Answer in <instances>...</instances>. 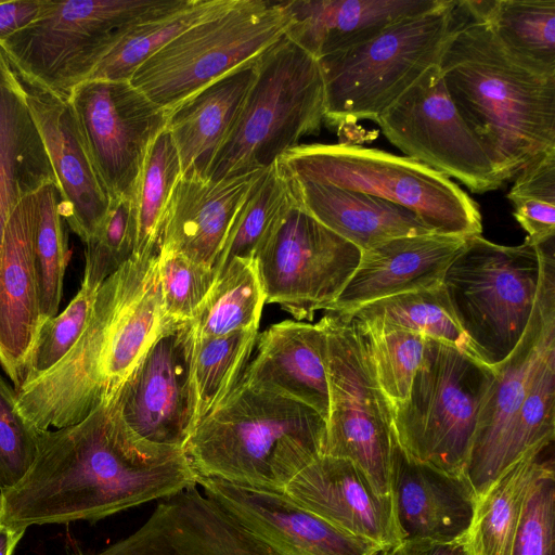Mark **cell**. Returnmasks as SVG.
Listing matches in <instances>:
<instances>
[{
    "label": "cell",
    "mask_w": 555,
    "mask_h": 555,
    "mask_svg": "<svg viewBox=\"0 0 555 555\" xmlns=\"http://www.w3.org/2000/svg\"><path fill=\"white\" fill-rule=\"evenodd\" d=\"M163 325L193 321L218 279L214 268L185 256L158 250Z\"/></svg>",
    "instance_id": "b9f144b4"
},
{
    "label": "cell",
    "mask_w": 555,
    "mask_h": 555,
    "mask_svg": "<svg viewBox=\"0 0 555 555\" xmlns=\"http://www.w3.org/2000/svg\"><path fill=\"white\" fill-rule=\"evenodd\" d=\"M12 67L54 170L62 216L72 231L87 243L102 227L111 197L95 171L67 100L21 73L13 64Z\"/></svg>",
    "instance_id": "ac0fdd59"
},
{
    "label": "cell",
    "mask_w": 555,
    "mask_h": 555,
    "mask_svg": "<svg viewBox=\"0 0 555 555\" xmlns=\"http://www.w3.org/2000/svg\"><path fill=\"white\" fill-rule=\"evenodd\" d=\"M44 0L0 1V42L31 23Z\"/></svg>",
    "instance_id": "7dc6e473"
},
{
    "label": "cell",
    "mask_w": 555,
    "mask_h": 555,
    "mask_svg": "<svg viewBox=\"0 0 555 555\" xmlns=\"http://www.w3.org/2000/svg\"><path fill=\"white\" fill-rule=\"evenodd\" d=\"M540 280L539 247L505 246L480 235L448 267L442 286L477 358L491 367L516 347L529 322Z\"/></svg>",
    "instance_id": "9c48e42d"
},
{
    "label": "cell",
    "mask_w": 555,
    "mask_h": 555,
    "mask_svg": "<svg viewBox=\"0 0 555 555\" xmlns=\"http://www.w3.org/2000/svg\"><path fill=\"white\" fill-rule=\"evenodd\" d=\"M276 162L286 173L400 205L434 233L481 234L478 204L450 178L410 157L340 142L298 144Z\"/></svg>",
    "instance_id": "8992f818"
},
{
    "label": "cell",
    "mask_w": 555,
    "mask_h": 555,
    "mask_svg": "<svg viewBox=\"0 0 555 555\" xmlns=\"http://www.w3.org/2000/svg\"><path fill=\"white\" fill-rule=\"evenodd\" d=\"M376 555H402L401 544L382 548Z\"/></svg>",
    "instance_id": "f907efd6"
},
{
    "label": "cell",
    "mask_w": 555,
    "mask_h": 555,
    "mask_svg": "<svg viewBox=\"0 0 555 555\" xmlns=\"http://www.w3.org/2000/svg\"><path fill=\"white\" fill-rule=\"evenodd\" d=\"M67 102L111 201L134 199L147 152L166 128L169 111L130 81L87 80Z\"/></svg>",
    "instance_id": "5bb4252c"
},
{
    "label": "cell",
    "mask_w": 555,
    "mask_h": 555,
    "mask_svg": "<svg viewBox=\"0 0 555 555\" xmlns=\"http://www.w3.org/2000/svg\"><path fill=\"white\" fill-rule=\"evenodd\" d=\"M24 530H14L0 522V555H12Z\"/></svg>",
    "instance_id": "681fc988"
},
{
    "label": "cell",
    "mask_w": 555,
    "mask_h": 555,
    "mask_svg": "<svg viewBox=\"0 0 555 555\" xmlns=\"http://www.w3.org/2000/svg\"><path fill=\"white\" fill-rule=\"evenodd\" d=\"M441 0H292L285 36L320 60L365 42L392 23L436 8Z\"/></svg>",
    "instance_id": "484cf974"
},
{
    "label": "cell",
    "mask_w": 555,
    "mask_h": 555,
    "mask_svg": "<svg viewBox=\"0 0 555 555\" xmlns=\"http://www.w3.org/2000/svg\"><path fill=\"white\" fill-rule=\"evenodd\" d=\"M284 492L333 526L382 548L402 543L390 494H378L349 460L321 455L298 473Z\"/></svg>",
    "instance_id": "d6986e66"
},
{
    "label": "cell",
    "mask_w": 555,
    "mask_h": 555,
    "mask_svg": "<svg viewBox=\"0 0 555 555\" xmlns=\"http://www.w3.org/2000/svg\"><path fill=\"white\" fill-rule=\"evenodd\" d=\"M38 217L34 232V258L42 322L57 314L69 260L61 194L54 183L37 192Z\"/></svg>",
    "instance_id": "f35d334b"
},
{
    "label": "cell",
    "mask_w": 555,
    "mask_h": 555,
    "mask_svg": "<svg viewBox=\"0 0 555 555\" xmlns=\"http://www.w3.org/2000/svg\"><path fill=\"white\" fill-rule=\"evenodd\" d=\"M137 209L134 199L111 201L106 218L86 245V264L81 283L99 288L128 261L135 248Z\"/></svg>",
    "instance_id": "7bdbcfd3"
},
{
    "label": "cell",
    "mask_w": 555,
    "mask_h": 555,
    "mask_svg": "<svg viewBox=\"0 0 555 555\" xmlns=\"http://www.w3.org/2000/svg\"><path fill=\"white\" fill-rule=\"evenodd\" d=\"M98 289L81 283L78 293L67 307L60 314L42 322L23 384L49 372L75 346L90 319Z\"/></svg>",
    "instance_id": "ee69618b"
},
{
    "label": "cell",
    "mask_w": 555,
    "mask_h": 555,
    "mask_svg": "<svg viewBox=\"0 0 555 555\" xmlns=\"http://www.w3.org/2000/svg\"><path fill=\"white\" fill-rule=\"evenodd\" d=\"M330 410L323 455L351 461L380 495L390 494L393 429L390 404L359 344L350 319L327 311Z\"/></svg>",
    "instance_id": "8fae6325"
},
{
    "label": "cell",
    "mask_w": 555,
    "mask_h": 555,
    "mask_svg": "<svg viewBox=\"0 0 555 555\" xmlns=\"http://www.w3.org/2000/svg\"><path fill=\"white\" fill-rule=\"evenodd\" d=\"M38 435L22 415L14 387L0 375V491L28 472L38 452Z\"/></svg>",
    "instance_id": "f6af8a7d"
},
{
    "label": "cell",
    "mask_w": 555,
    "mask_h": 555,
    "mask_svg": "<svg viewBox=\"0 0 555 555\" xmlns=\"http://www.w3.org/2000/svg\"><path fill=\"white\" fill-rule=\"evenodd\" d=\"M465 236H400L361 251L350 280L327 311L347 314L369 302L437 287L465 248Z\"/></svg>",
    "instance_id": "7402d4cb"
},
{
    "label": "cell",
    "mask_w": 555,
    "mask_h": 555,
    "mask_svg": "<svg viewBox=\"0 0 555 555\" xmlns=\"http://www.w3.org/2000/svg\"><path fill=\"white\" fill-rule=\"evenodd\" d=\"M286 175L296 202L314 219L361 251L396 237L434 233L416 214L395 203Z\"/></svg>",
    "instance_id": "83f0119b"
},
{
    "label": "cell",
    "mask_w": 555,
    "mask_h": 555,
    "mask_svg": "<svg viewBox=\"0 0 555 555\" xmlns=\"http://www.w3.org/2000/svg\"><path fill=\"white\" fill-rule=\"evenodd\" d=\"M193 321L164 324L113 403L140 437L183 448L196 426Z\"/></svg>",
    "instance_id": "2e32d148"
},
{
    "label": "cell",
    "mask_w": 555,
    "mask_h": 555,
    "mask_svg": "<svg viewBox=\"0 0 555 555\" xmlns=\"http://www.w3.org/2000/svg\"><path fill=\"white\" fill-rule=\"evenodd\" d=\"M389 482L401 542H446L467 533L476 494L466 477L411 457L395 434Z\"/></svg>",
    "instance_id": "44dd1931"
},
{
    "label": "cell",
    "mask_w": 555,
    "mask_h": 555,
    "mask_svg": "<svg viewBox=\"0 0 555 555\" xmlns=\"http://www.w3.org/2000/svg\"><path fill=\"white\" fill-rule=\"evenodd\" d=\"M326 421L312 408L243 383L203 417L183 450L197 476L270 492L323 455Z\"/></svg>",
    "instance_id": "3957f363"
},
{
    "label": "cell",
    "mask_w": 555,
    "mask_h": 555,
    "mask_svg": "<svg viewBox=\"0 0 555 555\" xmlns=\"http://www.w3.org/2000/svg\"><path fill=\"white\" fill-rule=\"evenodd\" d=\"M37 193L11 212L0 248V364L17 390L42 324L34 258Z\"/></svg>",
    "instance_id": "ffe728a7"
},
{
    "label": "cell",
    "mask_w": 555,
    "mask_h": 555,
    "mask_svg": "<svg viewBox=\"0 0 555 555\" xmlns=\"http://www.w3.org/2000/svg\"><path fill=\"white\" fill-rule=\"evenodd\" d=\"M263 171L220 180L181 176L166 212L159 250L214 268L240 207Z\"/></svg>",
    "instance_id": "603a6c76"
},
{
    "label": "cell",
    "mask_w": 555,
    "mask_h": 555,
    "mask_svg": "<svg viewBox=\"0 0 555 555\" xmlns=\"http://www.w3.org/2000/svg\"><path fill=\"white\" fill-rule=\"evenodd\" d=\"M554 242L538 246L540 280L529 322L516 347L494 367L495 376L479 413L464 473L476 495L506 468L509 439L531 375L543 349L555 338Z\"/></svg>",
    "instance_id": "9a60e30c"
},
{
    "label": "cell",
    "mask_w": 555,
    "mask_h": 555,
    "mask_svg": "<svg viewBox=\"0 0 555 555\" xmlns=\"http://www.w3.org/2000/svg\"><path fill=\"white\" fill-rule=\"evenodd\" d=\"M184 1L44 0L36 18L0 46L21 73L67 100L132 27Z\"/></svg>",
    "instance_id": "ba28073f"
},
{
    "label": "cell",
    "mask_w": 555,
    "mask_h": 555,
    "mask_svg": "<svg viewBox=\"0 0 555 555\" xmlns=\"http://www.w3.org/2000/svg\"><path fill=\"white\" fill-rule=\"evenodd\" d=\"M181 176L177 147L165 128L153 141L138 182L134 196L137 242L132 256L158 254L166 212Z\"/></svg>",
    "instance_id": "d590c367"
},
{
    "label": "cell",
    "mask_w": 555,
    "mask_h": 555,
    "mask_svg": "<svg viewBox=\"0 0 555 555\" xmlns=\"http://www.w3.org/2000/svg\"><path fill=\"white\" fill-rule=\"evenodd\" d=\"M548 448L524 454L476 495L466 533L470 555H511L530 489L553 457L546 459Z\"/></svg>",
    "instance_id": "f546056e"
},
{
    "label": "cell",
    "mask_w": 555,
    "mask_h": 555,
    "mask_svg": "<svg viewBox=\"0 0 555 555\" xmlns=\"http://www.w3.org/2000/svg\"><path fill=\"white\" fill-rule=\"evenodd\" d=\"M402 555H470L466 534L453 541H410L401 543Z\"/></svg>",
    "instance_id": "c3c4849f"
},
{
    "label": "cell",
    "mask_w": 555,
    "mask_h": 555,
    "mask_svg": "<svg viewBox=\"0 0 555 555\" xmlns=\"http://www.w3.org/2000/svg\"><path fill=\"white\" fill-rule=\"evenodd\" d=\"M257 336V327L215 337L195 336L193 371L197 423L236 387L249 363Z\"/></svg>",
    "instance_id": "8d00e7d4"
},
{
    "label": "cell",
    "mask_w": 555,
    "mask_h": 555,
    "mask_svg": "<svg viewBox=\"0 0 555 555\" xmlns=\"http://www.w3.org/2000/svg\"><path fill=\"white\" fill-rule=\"evenodd\" d=\"M197 486L183 448L151 442L113 400L78 424L39 430L25 476L0 491V522L14 530L99 520Z\"/></svg>",
    "instance_id": "6da1fadb"
},
{
    "label": "cell",
    "mask_w": 555,
    "mask_h": 555,
    "mask_svg": "<svg viewBox=\"0 0 555 555\" xmlns=\"http://www.w3.org/2000/svg\"><path fill=\"white\" fill-rule=\"evenodd\" d=\"M375 122L406 157L456 179L474 193L503 184L450 100L439 64L427 69Z\"/></svg>",
    "instance_id": "4fadbf2b"
},
{
    "label": "cell",
    "mask_w": 555,
    "mask_h": 555,
    "mask_svg": "<svg viewBox=\"0 0 555 555\" xmlns=\"http://www.w3.org/2000/svg\"><path fill=\"white\" fill-rule=\"evenodd\" d=\"M361 258L297 202L255 254L266 304H278L297 321H312L335 302Z\"/></svg>",
    "instance_id": "7c38bea8"
},
{
    "label": "cell",
    "mask_w": 555,
    "mask_h": 555,
    "mask_svg": "<svg viewBox=\"0 0 555 555\" xmlns=\"http://www.w3.org/2000/svg\"><path fill=\"white\" fill-rule=\"evenodd\" d=\"M506 197L526 231L525 242L540 246L555 238V147L528 162L516 175Z\"/></svg>",
    "instance_id": "60d3db41"
},
{
    "label": "cell",
    "mask_w": 555,
    "mask_h": 555,
    "mask_svg": "<svg viewBox=\"0 0 555 555\" xmlns=\"http://www.w3.org/2000/svg\"><path fill=\"white\" fill-rule=\"evenodd\" d=\"M346 315L371 326L416 332L477 358L472 343L455 319L442 284L378 299Z\"/></svg>",
    "instance_id": "1f68e13d"
},
{
    "label": "cell",
    "mask_w": 555,
    "mask_h": 555,
    "mask_svg": "<svg viewBox=\"0 0 555 555\" xmlns=\"http://www.w3.org/2000/svg\"><path fill=\"white\" fill-rule=\"evenodd\" d=\"M235 0H185L181 5L132 27L101 61L88 80L129 81L156 52L196 23Z\"/></svg>",
    "instance_id": "4dcf8cb0"
},
{
    "label": "cell",
    "mask_w": 555,
    "mask_h": 555,
    "mask_svg": "<svg viewBox=\"0 0 555 555\" xmlns=\"http://www.w3.org/2000/svg\"><path fill=\"white\" fill-rule=\"evenodd\" d=\"M324 111L319 61L284 35L258 57L253 85L207 178L268 169L302 137L319 132Z\"/></svg>",
    "instance_id": "277c9868"
},
{
    "label": "cell",
    "mask_w": 555,
    "mask_h": 555,
    "mask_svg": "<svg viewBox=\"0 0 555 555\" xmlns=\"http://www.w3.org/2000/svg\"><path fill=\"white\" fill-rule=\"evenodd\" d=\"M50 183L57 185V180L44 143L0 46V248L17 204Z\"/></svg>",
    "instance_id": "4316f807"
},
{
    "label": "cell",
    "mask_w": 555,
    "mask_h": 555,
    "mask_svg": "<svg viewBox=\"0 0 555 555\" xmlns=\"http://www.w3.org/2000/svg\"><path fill=\"white\" fill-rule=\"evenodd\" d=\"M295 202L287 175L274 163L262 172L240 207L214 266L217 276L233 259L254 258Z\"/></svg>",
    "instance_id": "d6a6232c"
},
{
    "label": "cell",
    "mask_w": 555,
    "mask_h": 555,
    "mask_svg": "<svg viewBox=\"0 0 555 555\" xmlns=\"http://www.w3.org/2000/svg\"><path fill=\"white\" fill-rule=\"evenodd\" d=\"M99 555H253L196 486L163 499L133 533Z\"/></svg>",
    "instance_id": "d4e9b609"
},
{
    "label": "cell",
    "mask_w": 555,
    "mask_h": 555,
    "mask_svg": "<svg viewBox=\"0 0 555 555\" xmlns=\"http://www.w3.org/2000/svg\"><path fill=\"white\" fill-rule=\"evenodd\" d=\"M289 16L283 1L235 0L191 26L142 64L129 80L165 109L257 60L281 39Z\"/></svg>",
    "instance_id": "30bf717a"
},
{
    "label": "cell",
    "mask_w": 555,
    "mask_h": 555,
    "mask_svg": "<svg viewBox=\"0 0 555 555\" xmlns=\"http://www.w3.org/2000/svg\"><path fill=\"white\" fill-rule=\"evenodd\" d=\"M439 69L450 100L503 183L555 147V72L509 51L480 1L455 0Z\"/></svg>",
    "instance_id": "7a4b0ae2"
},
{
    "label": "cell",
    "mask_w": 555,
    "mask_h": 555,
    "mask_svg": "<svg viewBox=\"0 0 555 555\" xmlns=\"http://www.w3.org/2000/svg\"><path fill=\"white\" fill-rule=\"evenodd\" d=\"M495 370L453 345L425 337L408 397L390 406L400 447L413 459L464 475Z\"/></svg>",
    "instance_id": "52a82bcc"
},
{
    "label": "cell",
    "mask_w": 555,
    "mask_h": 555,
    "mask_svg": "<svg viewBox=\"0 0 555 555\" xmlns=\"http://www.w3.org/2000/svg\"><path fill=\"white\" fill-rule=\"evenodd\" d=\"M347 317L390 406L404 401L423 360L425 336L400 328L371 326Z\"/></svg>",
    "instance_id": "74e56055"
},
{
    "label": "cell",
    "mask_w": 555,
    "mask_h": 555,
    "mask_svg": "<svg viewBox=\"0 0 555 555\" xmlns=\"http://www.w3.org/2000/svg\"><path fill=\"white\" fill-rule=\"evenodd\" d=\"M266 295L254 258H235L218 276L193 320L195 336L215 337L258 328Z\"/></svg>",
    "instance_id": "836d02e7"
},
{
    "label": "cell",
    "mask_w": 555,
    "mask_h": 555,
    "mask_svg": "<svg viewBox=\"0 0 555 555\" xmlns=\"http://www.w3.org/2000/svg\"><path fill=\"white\" fill-rule=\"evenodd\" d=\"M257 60L218 78L169 109L166 128L177 147L182 176L207 178L210 164L253 85Z\"/></svg>",
    "instance_id": "f1b7e54d"
},
{
    "label": "cell",
    "mask_w": 555,
    "mask_h": 555,
    "mask_svg": "<svg viewBox=\"0 0 555 555\" xmlns=\"http://www.w3.org/2000/svg\"><path fill=\"white\" fill-rule=\"evenodd\" d=\"M455 0L401 18L372 39L319 61L325 92L324 120L343 130L376 120L427 69L438 65L451 36Z\"/></svg>",
    "instance_id": "5b68a950"
},
{
    "label": "cell",
    "mask_w": 555,
    "mask_h": 555,
    "mask_svg": "<svg viewBox=\"0 0 555 555\" xmlns=\"http://www.w3.org/2000/svg\"><path fill=\"white\" fill-rule=\"evenodd\" d=\"M482 12L513 53L555 72V0H485Z\"/></svg>",
    "instance_id": "e575fe53"
},
{
    "label": "cell",
    "mask_w": 555,
    "mask_h": 555,
    "mask_svg": "<svg viewBox=\"0 0 555 555\" xmlns=\"http://www.w3.org/2000/svg\"><path fill=\"white\" fill-rule=\"evenodd\" d=\"M555 438V338L543 349L509 439L506 467L528 452L553 446Z\"/></svg>",
    "instance_id": "ab89813d"
},
{
    "label": "cell",
    "mask_w": 555,
    "mask_h": 555,
    "mask_svg": "<svg viewBox=\"0 0 555 555\" xmlns=\"http://www.w3.org/2000/svg\"><path fill=\"white\" fill-rule=\"evenodd\" d=\"M555 474L553 457L527 496L511 555H554Z\"/></svg>",
    "instance_id": "bcb514c9"
},
{
    "label": "cell",
    "mask_w": 555,
    "mask_h": 555,
    "mask_svg": "<svg viewBox=\"0 0 555 555\" xmlns=\"http://www.w3.org/2000/svg\"><path fill=\"white\" fill-rule=\"evenodd\" d=\"M255 346L240 383L299 401L327 421L326 334L320 321L272 324L258 333Z\"/></svg>",
    "instance_id": "cb8c5ba5"
},
{
    "label": "cell",
    "mask_w": 555,
    "mask_h": 555,
    "mask_svg": "<svg viewBox=\"0 0 555 555\" xmlns=\"http://www.w3.org/2000/svg\"><path fill=\"white\" fill-rule=\"evenodd\" d=\"M253 555H376L382 547L304 508L285 492L242 488L197 476Z\"/></svg>",
    "instance_id": "e0dca14e"
}]
</instances>
